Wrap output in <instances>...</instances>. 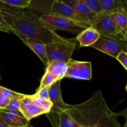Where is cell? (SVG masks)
I'll use <instances>...</instances> for the list:
<instances>
[{
	"mask_svg": "<svg viewBox=\"0 0 127 127\" xmlns=\"http://www.w3.org/2000/svg\"><path fill=\"white\" fill-rule=\"evenodd\" d=\"M92 76V63L71 60L68 63L65 78L77 80H90Z\"/></svg>",
	"mask_w": 127,
	"mask_h": 127,
	"instance_id": "52a82bcc",
	"label": "cell"
},
{
	"mask_svg": "<svg viewBox=\"0 0 127 127\" xmlns=\"http://www.w3.org/2000/svg\"><path fill=\"white\" fill-rule=\"evenodd\" d=\"M26 95V94H25ZM23 97H15L10 99L9 104L7 105V107L6 109L7 110H19L20 108V102H21V99Z\"/></svg>",
	"mask_w": 127,
	"mask_h": 127,
	"instance_id": "cb8c5ba5",
	"label": "cell"
},
{
	"mask_svg": "<svg viewBox=\"0 0 127 127\" xmlns=\"http://www.w3.org/2000/svg\"><path fill=\"white\" fill-rule=\"evenodd\" d=\"M50 13L85 23L90 27V22L89 19L78 14L74 9L66 4L64 1H59V0L53 1V2L51 5Z\"/></svg>",
	"mask_w": 127,
	"mask_h": 127,
	"instance_id": "ba28073f",
	"label": "cell"
},
{
	"mask_svg": "<svg viewBox=\"0 0 127 127\" xmlns=\"http://www.w3.org/2000/svg\"><path fill=\"white\" fill-rule=\"evenodd\" d=\"M116 115H117V117L122 116L124 117V119H125V124L123 127H127V107L125 108L124 110H122V111L116 112Z\"/></svg>",
	"mask_w": 127,
	"mask_h": 127,
	"instance_id": "83f0119b",
	"label": "cell"
},
{
	"mask_svg": "<svg viewBox=\"0 0 127 127\" xmlns=\"http://www.w3.org/2000/svg\"><path fill=\"white\" fill-rule=\"evenodd\" d=\"M75 38H67L64 42L46 44L48 64L54 61H60L68 63L72 60V55L75 48Z\"/></svg>",
	"mask_w": 127,
	"mask_h": 127,
	"instance_id": "277c9868",
	"label": "cell"
},
{
	"mask_svg": "<svg viewBox=\"0 0 127 127\" xmlns=\"http://www.w3.org/2000/svg\"><path fill=\"white\" fill-rule=\"evenodd\" d=\"M126 91H127V86H126Z\"/></svg>",
	"mask_w": 127,
	"mask_h": 127,
	"instance_id": "1f68e13d",
	"label": "cell"
},
{
	"mask_svg": "<svg viewBox=\"0 0 127 127\" xmlns=\"http://www.w3.org/2000/svg\"><path fill=\"white\" fill-rule=\"evenodd\" d=\"M0 127H9L5 122L4 120L2 117V114H1V110H0Z\"/></svg>",
	"mask_w": 127,
	"mask_h": 127,
	"instance_id": "f1b7e54d",
	"label": "cell"
},
{
	"mask_svg": "<svg viewBox=\"0 0 127 127\" xmlns=\"http://www.w3.org/2000/svg\"><path fill=\"white\" fill-rule=\"evenodd\" d=\"M5 122L9 127H27L30 125L27 120L19 110H1Z\"/></svg>",
	"mask_w": 127,
	"mask_h": 127,
	"instance_id": "30bf717a",
	"label": "cell"
},
{
	"mask_svg": "<svg viewBox=\"0 0 127 127\" xmlns=\"http://www.w3.org/2000/svg\"><path fill=\"white\" fill-rule=\"evenodd\" d=\"M100 34L92 27H88L75 37L80 47H92L99 39Z\"/></svg>",
	"mask_w": 127,
	"mask_h": 127,
	"instance_id": "7c38bea8",
	"label": "cell"
},
{
	"mask_svg": "<svg viewBox=\"0 0 127 127\" xmlns=\"http://www.w3.org/2000/svg\"><path fill=\"white\" fill-rule=\"evenodd\" d=\"M125 40L127 41V32H126V35H125Z\"/></svg>",
	"mask_w": 127,
	"mask_h": 127,
	"instance_id": "f546056e",
	"label": "cell"
},
{
	"mask_svg": "<svg viewBox=\"0 0 127 127\" xmlns=\"http://www.w3.org/2000/svg\"><path fill=\"white\" fill-rule=\"evenodd\" d=\"M90 26L94 28L100 35L122 38L117 33L115 22L114 12L107 13L102 12V13L98 14L96 16Z\"/></svg>",
	"mask_w": 127,
	"mask_h": 127,
	"instance_id": "8992f818",
	"label": "cell"
},
{
	"mask_svg": "<svg viewBox=\"0 0 127 127\" xmlns=\"http://www.w3.org/2000/svg\"><path fill=\"white\" fill-rule=\"evenodd\" d=\"M1 80V74H0V81Z\"/></svg>",
	"mask_w": 127,
	"mask_h": 127,
	"instance_id": "d6a6232c",
	"label": "cell"
},
{
	"mask_svg": "<svg viewBox=\"0 0 127 127\" xmlns=\"http://www.w3.org/2000/svg\"><path fill=\"white\" fill-rule=\"evenodd\" d=\"M82 1L93 13L98 14L103 12L99 0H82Z\"/></svg>",
	"mask_w": 127,
	"mask_h": 127,
	"instance_id": "44dd1931",
	"label": "cell"
},
{
	"mask_svg": "<svg viewBox=\"0 0 127 127\" xmlns=\"http://www.w3.org/2000/svg\"><path fill=\"white\" fill-rule=\"evenodd\" d=\"M0 2L12 8L22 9L28 8L31 4V0H0Z\"/></svg>",
	"mask_w": 127,
	"mask_h": 127,
	"instance_id": "ac0fdd59",
	"label": "cell"
},
{
	"mask_svg": "<svg viewBox=\"0 0 127 127\" xmlns=\"http://www.w3.org/2000/svg\"><path fill=\"white\" fill-rule=\"evenodd\" d=\"M126 52H127V50H126Z\"/></svg>",
	"mask_w": 127,
	"mask_h": 127,
	"instance_id": "836d02e7",
	"label": "cell"
},
{
	"mask_svg": "<svg viewBox=\"0 0 127 127\" xmlns=\"http://www.w3.org/2000/svg\"><path fill=\"white\" fill-rule=\"evenodd\" d=\"M103 12L113 13L127 8V1L121 0H99Z\"/></svg>",
	"mask_w": 127,
	"mask_h": 127,
	"instance_id": "2e32d148",
	"label": "cell"
},
{
	"mask_svg": "<svg viewBox=\"0 0 127 127\" xmlns=\"http://www.w3.org/2000/svg\"><path fill=\"white\" fill-rule=\"evenodd\" d=\"M56 81H56V78L51 74V72L46 69V72L41 79V83H40V86L38 89H41L42 88H46V87H51Z\"/></svg>",
	"mask_w": 127,
	"mask_h": 127,
	"instance_id": "ffe728a7",
	"label": "cell"
},
{
	"mask_svg": "<svg viewBox=\"0 0 127 127\" xmlns=\"http://www.w3.org/2000/svg\"><path fill=\"white\" fill-rule=\"evenodd\" d=\"M10 99L0 95V110L6 109L9 104Z\"/></svg>",
	"mask_w": 127,
	"mask_h": 127,
	"instance_id": "4316f807",
	"label": "cell"
},
{
	"mask_svg": "<svg viewBox=\"0 0 127 127\" xmlns=\"http://www.w3.org/2000/svg\"><path fill=\"white\" fill-rule=\"evenodd\" d=\"M32 102L37 106L42 108L44 110H46L47 114L51 112L52 108V104L49 100H44L39 97L36 94L31 95Z\"/></svg>",
	"mask_w": 127,
	"mask_h": 127,
	"instance_id": "d6986e66",
	"label": "cell"
},
{
	"mask_svg": "<svg viewBox=\"0 0 127 127\" xmlns=\"http://www.w3.org/2000/svg\"><path fill=\"white\" fill-rule=\"evenodd\" d=\"M18 37L26 45H27L30 49L32 50L37 55V57L40 58V60L44 64L46 68H47L48 66V60H47V53H46V44L41 41L34 39V38H26L22 36Z\"/></svg>",
	"mask_w": 127,
	"mask_h": 127,
	"instance_id": "8fae6325",
	"label": "cell"
},
{
	"mask_svg": "<svg viewBox=\"0 0 127 127\" xmlns=\"http://www.w3.org/2000/svg\"><path fill=\"white\" fill-rule=\"evenodd\" d=\"M64 1L66 4L71 6L72 8L74 9L78 14H80L82 16L89 19L91 26V24L93 22L97 14L93 13L87 7V5L83 2L82 0H67V1Z\"/></svg>",
	"mask_w": 127,
	"mask_h": 127,
	"instance_id": "4fadbf2b",
	"label": "cell"
},
{
	"mask_svg": "<svg viewBox=\"0 0 127 127\" xmlns=\"http://www.w3.org/2000/svg\"><path fill=\"white\" fill-rule=\"evenodd\" d=\"M0 95H2V96L5 97L9 99H11L12 98L23 97L25 94L13 91L11 89H9L7 88L0 86Z\"/></svg>",
	"mask_w": 127,
	"mask_h": 127,
	"instance_id": "7402d4cb",
	"label": "cell"
},
{
	"mask_svg": "<svg viewBox=\"0 0 127 127\" xmlns=\"http://www.w3.org/2000/svg\"><path fill=\"white\" fill-rule=\"evenodd\" d=\"M50 87H46L41 89H37V92L35 94L39 98L44 100H49V90Z\"/></svg>",
	"mask_w": 127,
	"mask_h": 127,
	"instance_id": "d4e9b609",
	"label": "cell"
},
{
	"mask_svg": "<svg viewBox=\"0 0 127 127\" xmlns=\"http://www.w3.org/2000/svg\"><path fill=\"white\" fill-rule=\"evenodd\" d=\"M67 65L68 63L65 62L54 61L49 63L46 69L51 72L57 81L65 78L67 71Z\"/></svg>",
	"mask_w": 127,
	"mask_h": 127,
	"instance_id": "9a60e30c",
	"label": "cell"
},
{
	"mask_svg": "<svg viewBox=\"0 0 127 127\" xmlns=\"http://www.w3.org/2000/svg\"><path fill=\"white\" fill-rule=\"evenodd\" d=\"M115 22L118 35L125 40L127 28V8L114 12Z\"/></svg>",
	"mask_w": 127,
	"mask_h": 127,
	"instance_id": "5bb4252c",
	"label": "cell"
},
{
	"mask_svg": "<svg viewBox=\"0 0 127 127\" xmlns=\"http://www.w3.org/2000/svg\"><path fill=\"white\" fill-rule=\"evenodd\" d=\"M49 100L52 104L51 112L59 114L68 108V105L64 101L61 94V81H57L49 88Z\"/></svg>",
	"mask_w": 127,
	"mask_h": 127,
	"instance_id": "9c48e42d",
	"label": "cell"
},
{
	"mask_svg": "<svg viewBox=\"0 0 127 127\" xmlns=\"http://www.w3.org/2000/svg\"><path fill=\"white\" fill-rule=\"evenodd\" d=\"M46 115L52 127H122L100 90L83 102L68 105L59 114L50 112Z\"/></svg>",
	"mask_w": 127,
	"mask_h": 127,
	"instance_id": "6da1fadb",
	"label": "cell"
},
{
	"mask_svg": "<svg viewBox=\"0 0 127 127\" xmlns=\"http://www.w3.org/2000/svg\"><path fill=\"white\" fill-rule=\"evenodd\" d=\"M91 47L117 58L121 52H126L127 41L122 38L100 35L98 41Z\"/></svg>",
	"mask_w": 127,
	"mask_h": 127,
	"instance_id": "5b68a950",
	"label": "cell"
},
{
	"mask_svg": "<svg viewBox=\"0 0 127 127\" xmlns=\"http://www.w3.org/2000/svg\"><path fill=\"white\" fill-rule=\"evenodd\" d=\"M27 127H33V126H32V125H29V126H27Z\"/></svg>",
	"mask_w": 127,
	"mask_h": 127,
	"instance_id": "4dcf8cb0",
	"label": "cell"
},
{
	"mask_svg": "<svg viewBox=\"0 0 127 127\" xmlns=\"http://www.w3.org/2000/svg\"><path fill=\"white\" fill-rule=\"evenodd\" d=\"M0 11L17 37L38 40L45 44L64 42L67 38L59 35L56 31L41 21L32 11L12 8L0 2Z\"/></svg>",
	"mask_w": 127,
	"mask_h": 127,
	"instance_id": "7a4b0ae2",
	"label": "cell"
},
{
	"mask_svg": "<svg viewBox=\"0 0 127 127\" xmlns=\"http://www.w3.org/2000/svg\"><path fill=\"white\" fill-rule=\"evenodd\" d=\"M41 21L53 29L68 31L74 34H79L89 26L85 23L73 21L52 13L44 14L40 17Z\"/></svg>",
	"mask_w": 127,
	"mask_h": 127,
	"instance_id": "3957f363",
	"label": "cell"
},
{
	"mask_svg": "<svg viewBox=\"0 0 127 127\" xmlns=\"http://www.w3.org/2000/svg\"><path fill=\"white\" fill-rule=\"evenodd\" d=\"M22 114L27 120L30 121L31 119L40 116L41 115H43V114L46 115L47 112L43 109L37 106L33 102H32L26 109V110L22 113Z\"/></svg>",
	"mask_w": 127,
	"mask_h": 127,
	"instance_id": "e0dca14e",
	"label": "cell"
},
{
	"mask_svg": "<svg viewBox=\"0 0 127 127\" xmlns=\"http://www.w3.org/2000/svg\"><path fill=\"white\" fill-rule=\"evenodd\" d=\"M0 31L4 32H12L13 30L5 19L3 14L0 11Z\"/></svg>",
	"mask_w": 127,
	"mask_h": 127,
	"instance_id": "603a6c76",
	"label": "cell"
},
{
	"mask_svg": "<svg viewBox=\"0 0 127 127\" xmlns=\"http://www.w3.org/2000/svg\"><path fill=\"white\" fill-rule=\"evenodd\" d=\"M116 59L122 64L125 68V69L127 71V52L123 51L121 52Z\"/></svg>",
	"mask_w": 127,
	"mask_h": 127,
	"instance_id": "484cf974",
	"label": "cell"
}]
</instances>
